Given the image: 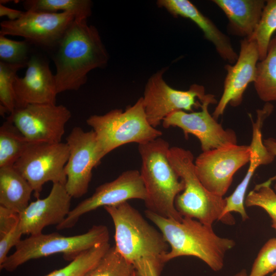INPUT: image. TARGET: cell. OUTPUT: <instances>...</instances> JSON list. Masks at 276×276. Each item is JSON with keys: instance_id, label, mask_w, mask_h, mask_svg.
<instances>
[{"instance_id": "6da1fadb", "label": "cell", "mask_w": 276, "mask_h": 276, "mask_svg": "<svg viewBox=\"0 0 276 276\" xmlns=\"http://www.w3.org/2000/svg\"><path fill=\"white\" fill-rule=\"evenodd\" d=\"M85 18H75L65 31L53 57L57 94L77 90L93 70L105 67L108 52L97 29Z\"/></svg>"}, {"instance_id": "7a4b0ae2", "label": "cell", "mask_w": 276, "mask_h": 276, "mask_svg": "<svg viewBox=\"0 0 276 276\" xmlns=\"http://www.w3.org/2000/svg\"><path fill=\"white\" fill-rule=\"evenodd\" d=\"M146 217L159 229L170 250L163 257L166 263L181 256H193L205 263L215 271L221 270L225 254L235 245L231 239L218 236L212 226L183 217L181 221L165 218L148 210Z\"/></svg>"}, {"instance_id": "3957f363", "label": "cell", "mask_w": 276, "mask_h": 276, "mask_svg": "<svg viewBox=\"0 0 276 276\" xmlns=\"http://www.w3.org/2000/svg\"><path fill=\"white\" fill-rule=\"evenodd\" d=\"M168 142L158 137L138 145L142 164L140 173L146 191V210L165 218L181 221L175 200L185 184L170 164Z\"/></svg>"}, {"instance_id": "277c9868", "label": "cell", "mask_w": 276, "mask_h": 276, "mask_svg": "<svg viewBox=\"0 0 276 276\" xmlns=\"http://www.w3.org/2000/svg\"><path fill=\"white\" fill-rule=\"evenodd\" d=\"M104 208L113 222L114 247L120 254L133 265L143 259L164 264L169 245L137 210L128 201Z\"/></svg>"}, {"instance_id": "5b68a950", "label": "cell", "mask_w": 276, "mask_h": 276, "mask_svg": "<svg viewBox=\"0 0 276 276\" xmlns=\"http://www.w3.org/2000/svg\"><path fill=\"white\" fill-rule=\"evenodd\" d=\"M168 157L185 184L184 190L175 200V208L180 214L209 226H212L216 221L227 225L234 224L223 216L225 198L209 191L197 176L191 151L177 146L171 147Z\"/></svg>"}, {"instance_id": "8992f818", "label": "cell", "mask_w": 276, "mask_h": 276, "mask_svg": "<svg viewBox=\"0 0 276 276\" xmlns=\"http://www.w3.org/2000/svg\"><path fill=\"white\" fill-rule=\"evenodd\" d=\"M86 123L96 134L102 158L125 144L147 143L163 134L148 122L142 97L125 111L116 108L103 115H92L86 120Z\"/></svg>"}, {"instance_id": "52a82bcc", "label": "cell", "mask_w": 276, "mask_h": 276, "mask_svg": "<svg viewBox=\"0 0 276 276\" xmlns=\"http://www.w3.org/2000/svg\"><path fill=\"white\" fill-rule=\"evenodd\" d=\"M109 240L108 229L104 225H94L86 233L73 236L56 233L31 235L21 240L0 268L13 271L29 260L59 253L63 254L65 259L72 261L85 250Z\"/></svg>"}, {"instance_id": "ba28073f", "label": "cell", "mask_w": 276, "mask_h": 276, "mask_svg": "<svg viewBox=\"0 0 276 276\" xmlns=\"http://www.w3.org/2000/svg\"><path fill=\"white\" fill-rule=\"evenodd\" d=\"M69 154L66 143H30L13 167L28 181L38 199L46 182L65 185L64 168Z\"/></svg>"}, {"instance_id": "9c48e42d", "label": "cell", "mask_w": 276, "mask_h": 276, "mask_svg": "<svg viewBox=\"0 0 276 276\" xmlns=\"http://www.w3.org/2000/svg\"><path fill=\"white\" fill-rule=\"evenodd\" d=\"M164 67L150 77L142 97L145 112L149 124L156 128L169 114L176 111L193 112L201 108L205 97L204 87L193 84L187 90L175 89L165 81Z\"/></svg>"}, {"instance_id": "30bf717a", "label": "cell", "mask_w": 276, "mask_h": 276, "mask_svg": "<svg viewBox=\"0 0 276 276\" xmlns=\"http://www.w3.org/2000/svg\"><path fill=\"white\" fill-rule=\"evenodd\" d=\"M249 145L232 144L202 152L194 162L197 176L210 192L223 197L235 173L249 162Z\"/></svg>"}, {"instance_id": "8fae6325", "label": "cell", "mask_w": 276, "mask_h": 276, "mask_svg": "<svg viewBox=\"0 0 276 276\" xmlns=\"http://www.w3.org/2000/svg\"><path fill=\"white\" fill-rule=\"evenodd\" d=\"M75 18L76 15L70 12L28 10L18 19L2 21L0 35L21 36L31 44L54 50Z\"/></svg>"}, {"instance_id": "7c38bea8", "label": "cell", "mask_w": 276, "mask_h": 276, "mask_svg": "<svg viewBox=\"0 0 276 276\" xmlns=\"http://www.w3.org/2000/svg\"><path fill=\"white\" fill-rule=\"evenodd\" d=\"M71 117L70 110L63 105L30 104L15 109L7 120L29 143H58Z\"/></svg>"}, {"instance_id": "4fadbf2b", "label": "cell", "mask_w": 276, "mask_h": 276, "mask_svg": "<svg viewBox=\"0 0 276 276\" xmlns=\"http://www.w3.org/2000/svg\"><path fill=\"white\" fill-rule=\"evenodd\" d=\"M200 102V111L187 112L178 110L172 112L163 120V126L166 129L170 127L180 128L186 139L189 134L195 136L200 141L202 152L237 144L235 131L231 129H224L209 111L210 104L218 103L215 96L206 94Z\"/></svg>"}, {"instance_id": "5bb4252c", "label": "cell", "mask_w": 276, "mask_h": 276, "mask_svg": "<svg viewBox=\"0 0 276 276\" xmlns=\"http://www.w3.org/2000/svg\"><path fill=\"white\" fill-rule=\"evenodd\" d=\"M70 154L64 170L65 189L74 198H79L88 191L92 171L101 157L96 134L93 130L84 131L75 127L66 138Z\"/></svg>"}, {"instance_id": "9a60e30c", "label": "cell", "mask_w": 276, "mask_h": 276, "mask_svg": "<svg viewBox=\"0 0 276 276\" xmlns=\"http://www.w3.org/2000/svg\"><path fill=\"white\" fill-rule=\"evenodd\" d=\"M147 193L140 172L128 170L113 180L98 187L94 194L70 212L65 220L56 226L58 230L73 227L84 214L101 206L118 205L130 199L145 200Z\"/></svg>"}, {"instance_id": "2e32d148", "label": "cell", "mask_w": 276, "mask_h": 276, "mask_svg": "<svg viewBox=\"0 0 276 276\" xmlns=\"http://www.w3.org/2000/svg\"><path fill=\"white\" fill-rule=\"evenodd\" d=\"M258 60L259 54L255 41L247 38L242 40L237 61L233 65L224 66L227 74L223 93L212 114L216 120L223 114L228 104L234 107L241 104L247 86L255 81Z\"/></svg>"}, {"instance_id": "e0dca14e", "label": "cell", "mask_w": 276, "mask_h": 276, "mask_svg": "<svg viewBox=\"0 0 276 276\" xmlns=\"http://www.w3.org/2000/svg\"><path fill=\"white\" fill-rule=\"evenodd\" d=\"M22 78L16 76L14 83L15 108L30 104H56L55 76L49 62L39 55L30 56Z\"/></svg>"}, {"instance_id": "ac0fdd59", "label": "cell", "mask_w": 276, "mask_h": 276, "mask_svg": "<svg viewBox=\"0 0 276 276\" xmlns=\"http://www.w3.org/2000/svg\"><path fill=\"white\" fill-rule=\"evenodd\" d=\"M72 198L64 185L53 183L47 197L31 202L19 214L23 234L38 235L47 226L61 223L71 211Z\"/></svg>"}, {"instance_id": "d6986e66", "label": "cell", "mask_w": 276, "mask_h": 276, "mask_svg": "<svg viewBox=\"0 0 276 276\" xmlns=\"http://www.w3.org/2000/svg\"><path fill=\"white\" fill-rule=\"evenodd\" d=\"M273 106L270 103H266L262 109L257 110V119L253 122L251 115L252 127V134L251 143V156L249 166L245 177L234 192L225 198L226 204L223 212V215L226 216L231 212L239 213L243 221L249 218L245 209V195L251 180L256 169L261 165H268L272 163L275 157L270 153L262 141V128L264 121L272 113Z\"/></svg>"}, {"instance_id": "ffe728a7", "label": "cell", "mask_w": 276, "mask_h": 276, "mask_svg": "<svg viewBox=\"0 0 276 276\" xmlns=\"http://www.w3.org/2000/svg\"><path fill=\"white\" fill-rule=\"evenodd\" d=\"M156 4L158 7L166 9L173 16H181L191 20L201 30L205 38L213 44L222 59L233 64L236 62L238 55L229 38L191 2L188 0H158Z\"/></svg>"}, {"instance_id": "44dd1931", "label": "cell", "mask_w": 276, "mask_h": 276, "mask_svg": "<svg viewBox=\"0 0 276 276\" xmlns=\"http://www.w3.org/2000/svg\"><path fill=\"white\" fill-rule=\"evenodd\" d=\"M228 20V30L234 35L248 38L260 20L266 1L263 0H213Z\"/></svg>"}, {"instance_id": "7402d4cb", "label": "cell", "mask_w": 276, "mask_h": 276, "mask_svg": "<svg viewBox=\"0 0 276 276\" xmlns=\"http://www.w3.org/2000/svg\"><path fill=\"white\" fill-rule=\"evenodd\" d=\"M33 190L13 166L0 168V205L18 214L29 204Z\"/></svg>"}, {"instance_id": "603a6c76", "label": "cell", "mask_w": 276, "mask_h": 276, "mask_svg": "<svg viewBox=\"0 0 276 276\" xmlns=\"http://www.w3.org/2000/svg\"><path fill=\"white\" fill-rule=\"evenodd\" d=\"M254 83L262 101H276V36L271 39L265 58L257 63Z\"/></svg>"}, {"instance_id": "cb8c5ba5", "label": "cell", "mask_w": 276, "mask_h": 276, "mask_svg": "<svg viewBox=\"0 0 276 276\" xmlns=\"http://www.w3.org/2000/svg\"><path fill=\"white\" fill-rule=\"evenodd\" d=\"M29 143L11 122H4L0 127V168L13 166Z\"/></svg>"}, {"instance_id": "d4e9b609", "label": "cell", "mask_w": 276, "mask_h": 276, "mask_svg": "<svg viewBox=\"0 0 276 276\" xmlns=\"http://www.w3.org/2000/svg\"><path fill=\"white\" fill-rule=\"evenodd\" d=\"M26 11L50 13L73 12L76 18L87 19L91 14L92 2L89 0H27L23 2Z\"/></svg>"}, {"instance_id": "484cf974", "label": "cell", "mask_w": 276, "mask_h": 276, "mask_svg": "<svg viewBox=\"0 0 276 276\" xmlns=\"http://www.w3.org/2000/svg\"><path fill=\"white\" fill-rule=\"evenodd\" d=\"M110 247L109 242L97 244L82 252L65 267L45 276H83L96 264Z\"/></svg>"}, {"instance_id": "4316f807", "label": "cell", "mask_w": 276, "mask_h": 276, "mask_svg": "<svg viewBox=\"0 0 276 276\" xmlns=\"http://www.w3.org/2000/svg\"><path fill=\"white\" fill-rule=\"evenodd\" d=\"M276 31V0L266 1L259 24L249 39L255 41L259 51V60L266 57L271 36Z\"/></svg>"}, {"instance_id": "83f0119b", "label": "cell", "mask_w": 276, "mask_h": 276, "mask_svg": "<svg viewBox=\"0 0 276 276\" xmlns=\"http://www.w3.org/2000/svg\"><path fill=\"white\" fill-rule=\"evenodd\" d=\"M134 267L110 247L100 260L83 276H132Z\"/></svg>"}, {"instance_id": "f1b7e54d", "label": "cell", "mask_w": 276, "mask_h": 276, "mask_svg": "<svg viewBox=\"0 0 276 276\" xmlns=\"http://www.w3.org/2000/svg\"><path fill=\"white\" fill-rule=\"evenodd\" d=\"M276 175L266 181L257 184L245 199L247 207L259 206L264 209L272 219V227H276V193L271 188Z\"/></svg>"}, {"instance_id": "f546056e", "label": "cell", "mask_w": 276, "mask_h": 276, "mask_svg": "<svg viewBox=\"0 0 276 276\" xmlns=\"http://www.w3.org/2000/svg\"><path fill=\"white\" fill-rule=\"evenodd\" d=\"M25 66L23 64L0 61V108L5 109L9 114L15 108L14 83L16 73Z\"/></svg>"}, {"instance_id": "4dcf8cb0", "label": "cell", "mask_w": 276, "mask_h": 276, "mask_svg": "<svg viewBox=\"0 0 276 276\" xmlns=\"http://www.w3.org/2000/svg\"><path fill=\"white\" fill-rule=\"evenodd\" d=\"M31 44L26 40L16 41L0 35V61L26 66Z\"/></svg>"}, {"instance_id": "1f68e13d", "label": "cell", "mask_w": 276, "mask_h": 276, "mask_svg": "<svg viewBox=\"0 0 276 276\" xmlns=\"http://www.w3.org/2000/svg\"><path fill=\"white\" fill-rule=\"evenodd\" d=\"M275 270L276 238H273L262 247L247 276H266Z\"/></svg>"}, {"instance_id": "d6a6232c", "label": "cell", "mask_w": 276, "mask_h": 276, "mask_svg": "<svg viewBox=\"0 0 276 276\" xmlns=\"http://www.w3.org/2000/svg\"><path fill=\"white\" fill-rule=\"evenodd\" d=\"M22 235L23 233L18 223L9 232L0 237V265L7 259L11 248L15 247L21 241Z\"/></svg>"}, {"instance_id": "836d02e7", "label": "cell", "mask_w": 276, "mask_h": 276, "mask_svg": "<svg viewBox=\"0 0 276 276\" xmlns=\"http://www.w3.org/2000/svg\"><path fill=\"white\" fill-rule=\"evenodd\" d=\"M19 222V214L0 205V237L13 229Z\"/></svg>"}, {"instance_id": "e575fe53", "label": "cell", "mask_w": 276, "mask_h": 276, "mask_svg": "<svg viewBox=\"0 0 276 276\" xmlns=\"http://www.w3.org/2000/svg\"><path fill=\"white\" fill-rule=\"evenodd\" d=\"M163 265L147 259L139 260L133 264L136 276H159Z\"/></svg>"}, {"instance_id": "d590c367", "label": "cell", "mask_w": 276, "mask_h": 276, "mask_svg": "<svg viewBox=\"0 0 276 276\" xmlns=\"http://www.w3.org/2000/svg\"><path fill=\"white\" fill-rule=\"evenodd\" d=\"M24 11L12 9L0 4V16H7L9 20H15L19 18Z\"/></svg>"}, {"instance_id": "8d00e7d4", "label": "cell", "mask_w": 276, "mask_h": 276, "mask_svg": "<svg viewBox=\"0 0 276 276\" xmlns=\"http://www.w3.org/2000/svg\"><path fill=\"white\" fill-rule=\"evenodd\" d=\"M263 143L268 150L276 157V140L272 137H268L264 140ZM274 189L276 191V183Z\"/></svg>"}, {"instance_id": "74e56055", "label": "cell", "mask_w": 276, "mask_h": 276, "mask_svg": "<svg viewBox=\"0 0 276 276\" xmlns=\"http://www.w3.org/2000/svg\"><path fill=\"white\" fill-rule=\"evenodd\" d=\"M247 275L246 270L245 269H242L234 276H247Z\"/></svg>"}, {"instance_id": "f35d334b", "label": "cell", "mask_w": 276, "mask_h": 276, "mask_svg": "<svg viewBox=\"0 0 276 276\" xmlns=\"http://www.w3.org/2000/svg\"><path fill=\"white\" fill-rule=\"evenodd\" d=\"M132 276H136V272H135V269H134V271H133L132 274Z\"/></svg>"}, {"instance_id": "ab89813d", "label": "cell", "mask_w": 276, "mask_h": 276, "mask_svg": "<svg viewBox=\"0 0 276 276\" xmlns=\"http://www.w3.org/2000/svg\"><path fill=\"white\" fill-rule=\"evenodd\" d=\"M270 276H276V270Z\"/></svg>"}, {"instance_id": "60d3db41", "label": "cell", "mask_w": 276, "mask_h": 276, "mask_svg": "<svg viewBox=\"0 0 276 276\" xmlns=\"http://www.w3.org/2000/svg\"><path fill=\"white\" fill-rule=\"evenodd\" d=\"M274 228L275 229V232H276V227H275V228Z\"/></svg>"}]
</instances>
